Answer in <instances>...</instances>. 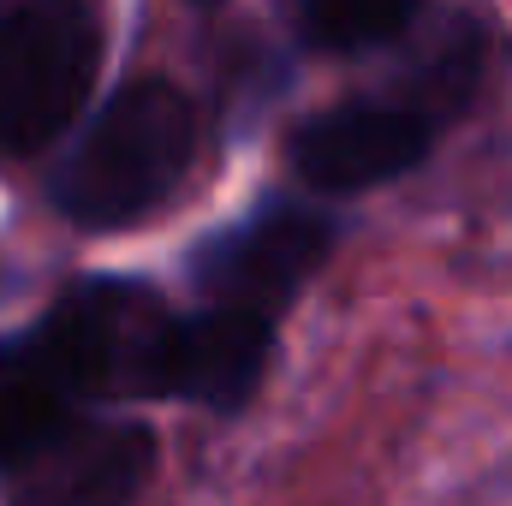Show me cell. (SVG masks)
Instances as JSON below:
<instances>
[{
  "label": "cell",
  "instance_id": "6da1fadb",
  "mask_svg": "<svg viewBox=\"0 0 512 506\" xmlns=\"http://www.w3.org/2000/svg\"><path fill=\"white\" fill-rule=\"evenodd\" d=\"M197 161V108L167 78H131L60 155L48 197L72 227L108 233L155 215Z\"/></svg>",
  "mask_w": 512,
  "mask_h": 506
},
{
  "label": "cell",
  "instance_id": "7a4b0ae2",
  "mask_svg": "<svg viewBox=\"0 0 512 506\" xmlns=\"http://www.w3.org/2000/svg\"><path fill=\"white\" fill-rule=\"evenodd\" d=\"M102 18L90 0H0V161L42 155L90 102Z\"/></svg>",
  "mask_w": 512,
  "mask_h": 506
},
{
  "label": "cell",
  "instance_id": "3957f363",
  "mask_svg": "<svg viewBox=\"0 0 512 506\" xmlns=\"http://www.w3.org/2000/svg\"><path fill=\"white\" fill-rule=\"evenodd\" d=\"M179 310L161 304L143 280H78L48 310L42 328L66 352L84 399H167V358H173Z\"/></svg>",
  "mask_w": 512,
  "mask_h": 506
},
{
  "label": "cell",
  "instance_id": "277c9868",
  "mask_svg": "<svg viewBox=\"0 0 512 506\" xmlns=\"http://www.w3.org/2000/svg\"><path fill=\"white\" fill-rule=\"evenodd\" d=\"M340 227L292 197H262L245 221L209 233L191 256V286L209 304H245V310H286L304 280L334 256Z\"/></svg>",
  "mask_w": 512,
  "mask_h": 506
},
{
  "label": "cell",
  "instance_id": "5b68a950",
  "mask_svg": "<svg viewBox=\"0 0 512 506\" xmlns=\"http://www.w3.org/2000/svg\"><path fill=\"white\" fill-rule=\"evenodd\" d=\"M429 143H435V120H423L405 102H346V108L310 114L292 131L286 155L310 191L352 197V191H370L423 167Z\"/></svg>",
  "mask_w": 512,
  "mask_h": 506
},
{
  "label": "cell",
  "instance_id": "8992f818",
  "mask_svg": "<svg viewBox=\"0 0 512 506\" xmlns=\"http://www.w3.org/2000/svg\"><path fill=\"white\" fill-rule=\"evenodd\" d=\"M155 471V435L126 417H78L6 483V506H131Z\"/></svg>",
  "mask_w": 512,
  "mask_h": 506
},
{
  "label": "cell",
  "instance_id": "52a82bcc",
  "mask_svg": "<svg viewBox=\"0 0 512 506\" xmlns=\"http://www.w3.org/2000/svg\"><path fill=\"white\" fill-rule=\"evenodd\" d=\"M274 358V316L245 304H209L173 322V358H167V399L203 405V411H239L251 405L256 381Z\"/></svg>",
  "mask_w": 512,
  "mask_h": 506
},
{
  "label": "cell",
  "instance_id": "ba28073f",
  "mask_svg": "<svg viewBox=\"0 0 512 506\" xmlns=\"http://www.w3.org/2000/svg\"><path fill=\"white\" fill-rule=\"evenodd\" d=\"M84 411H90V399L72 376L66 352L54 346V334L42 328V316L30 328L0 334V477H12L24 459H36Z\"/></svg>",
  "mask_w": 512,
  "mask_h": 506
},
{
  "label": "cell",
  "instance_id": "9c48e42d",
  "mask_svg": "<svg viewBox=\"0 0 512 506\" xmlns=\"http://www.w3.org/2000/svg\"><path fill=\"white\" fill-rule=\"evenodd\" d=\"M483 60H489L483 24H477V18H453V24L429 42V54L411 66L405 108H417L423 120H447V114H459V108L471 102V90H477Z\"/></svg>",
  "mask_w": 512,
  "mask_h": 506
},
{
  "label": "cell",
  "instance_id": "30bf717a",
  "mask_svg": "<svg viewBox=\"0 0 512 506\" xmlns=\"http://www.w3.org/2000/svg\"><path fill=\"white\" fill-rule=\"evenodd\" d=\"M423 0H298L304 42L322 54H364L393 42Z\"/></svg>",
  "mask_w": 512,
  "mask_h": 506
},
{
  "label": "cell",
  "instance_id": "8fae6325",
  "mask_svg": "<svg viewBox=\"0 0 512 506\" xmlns=\"http://www.w3.org/2000/svg\"><path fill=\"white\" fill-rule=\"evenodd\" d=\"M203 6H209V0H203Z\"/></svg>",
  "mask_w": 512,
  "mask_h": 506
}]
</instances>
